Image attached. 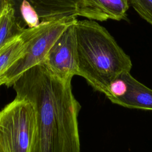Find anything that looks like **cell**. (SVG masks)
Instances as JSON below:
<instances>
[{
    "instance_id": "2",
    "label": "cell",
    "mask_w": 152,
    "mask_h": 152,
    "mask_svg": "<svg viewBox=\"0 0 152 152\" xmlns=\"http://www.w3.org/2000/svg\"><path fill=\"white\" fill-rule=\"evenodd\" d=\"M78 75L104 95L120 75L129 72L130 57L109 31L94 20H77Z\"/></svg>"
},
{
    "instance_id": "9",
    "label": "cell",
    "mask_w": 152,
    "mask_h": 152,
    "mask_svg": "<svg viewBox=\"0 0 152 152\" xmlns=\"http://www.w3.org/2000/svg\"><path fill=\"white\" fill-rule=\"evenodd\" d=\"M24 1L33 7L41 22L77 17L75 11L76 0H11V2L14 7L15 5L18 7Z\"/></svg>"
},
{
    "instance_id": "6",
    "label": "cell",
    "mask_w": 152,
    "mask_h": 152,
    "mask_svg": "<svg viewBox=\"0 0 152 152\" xmlns=\"http://www.w3.org/2000/svg\"><path fill=\"white\" fill-rule=\"evenodd\" d=\"M105 96L113 103L125 107L152 110V90L135 80L129 72L116 78Z\"/></svg>"
},
{
    "instance_id": "8",
    "label": "cell",
    "mask_w": 152,
    "mask_h": 152,
    "mask_svg": "<svg viewBox=\"0 0 152 152\" xmlns=\"http://www.w3.org/2000/svg\"><path fill=\"white\" fill-rule=\"evenodd\" d=\"M44 23L34 27L23 28L0 49V77L24 54L29 43Z\"/></svg>"
},
{
    "instance_id": "7",
    "label": "cell",
    "mask_w": 152,
    "mask_h": 152,
    "mask_svg": "<svg viewBox=\"0 0 152 152\" xmlns=\"http://www.w3.org/2000/svg\"><path fill=\"white\" fill-rule=\"evenodd\" d=\"M129 0H76V16L100 21L124 19L129 8Z\"/></svg>"
},
{
    "instance_id": "12",
    "label": "cell",
    "mask_w": 152,
    "mask_h": 152,
    "mask_svg": "<svg viewBox=\"0 0 152 152\" xmlns=\"http://www.w3.org/2000/svg\"><path fill=\"white\" fill-rule=\"evenodd\" d=\"M137 13L152 26V0H129Z\"/></svg>"
},
{
    "instance_id": "14",
    "label": "cell",
    "mask_w": 152,
    "mask_h": 152,
    "mask_svg": "<svg viewBox=\"0 0 152 152\" xmlns=\"http://www.w3.org/2000/svg\"><path fill=\"white\" fill-rule=\"evenodd\" d=\"M1 15H0V16H1Z\"/></svg>"
},
{
    "instance_id": "4",
    "label": "cell",
    "mask_w": 152,
    "mask_h": 152,
    "mask_svg": "<svg viewBox=\"0 0 152 152\" xmlns=\"http://www.w3.org/2000/svg\"><path fill=\"white\" fill-rule=\"evenodd\" d=\"M76 19V17H69L45 21L42 28L29 43L24 54L0 77V86H12L24 72L42 65L54 42Z\"/></svg>"
},
{
    "instance_id": "5",
    "label": "cell",
    "mask_w": 152,
    "mask_h": 152,
    "mask_svg": "<svg viewBox=\"0 0 152 152\" xmlns=\"http://www.w3.org/2000/svg\"><path fill=\"white\" fill-rule=\"evenodd\" d=\"M75 20L64 30L48 51L42 65L53 75L65 82H71L78 75Z\"/></svg>"
},
{
    "instance_id": "13",
    "label": "cell",
    "mask_w": 152,
    "mask_h": 152,
    "mask_svg": "<svg viewBox=\"0 0 152 152\" xmlns=\"http://www.w3.org/2000/svg\"><path fill=\"white\" fill-rule=\"evenodd\" d=\"M8 6V5H7ZM6 7H3V6H0V15L2 14V13L3 12V11H4V10L6 8Z\"/></svg>"
},
{
    "instance_id": "10",
    "label": "cell",
    "mask_w": 152,
    "mask_h": 152,
    "mask_svg": "<svg viewBox=\"0 0 152 152\" xmlns=\"http://www.w3.org/2000/svg\"><path fill=\"white\" fill-rule=\"evenodd\" d=\"M23 28L17 23L14 5L9 4L0 16V49Z\"/></svg>"
},
{
    "instance_id": "3",
    "label": "cell",
    "mask_w": 152,
    "mask_h": 152,
    "mask_svg": "<svg viewBox=\"0 0 152 152\" xmlns=\"http://www.w3.org/2000/svg\"><path fill=\"white\" fill-rule=\"evenodd\" d=\"M36 128L33 104L15 96L0 110V152H31Z\"/></svg>"
},
{
    "instance_id": "11",
    "label": "cell",
    "mask_w": 152,
    "mask_h": 152,
    "mask_svg": "<svg viewBox=\"0 0 152 152\" xmlns=\"http://www.w3.org/2000/svg\"><path fill=\"white\" fill-rule=\"evenodd\" d=\"M18 9L21 18L28 28L36 27L41 23L37 11L28 2L23 1L19 5Z\"/></svg>"
},
{
    "instance_id": "1",
    "label": "cell",
    "mask_w": 152,
    "mask_h": 152,
    "mask_svg": "<svg viewBox=\"0 0 152 152\" xmlns=\"http://www.w3.org/2000/svg\"><path fill=\"white\" fill-rule=\"evenodd\" d=\"M12 86L16 96L28 100L34 109L36 128L31 152H80L81 105L71 82L59 80L39 65L24 72Z\"/></svg>"
}]
</instances>
